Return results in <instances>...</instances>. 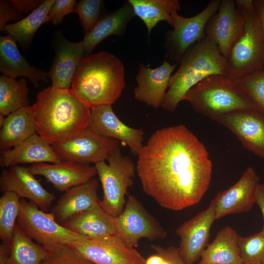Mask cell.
Here are the masks:
<instances>
[{"mask_svg":"<svg viewBox=\"0 0 264 264\" xmlns=\"http://www.w3.org/2000/svg\"><path fill=\"white\" fill-rule=\"evenodd\" d=\"M137 156L136 171L143 191L164 208L180 211L193 206L209 187L208 153L184 125L156 131Z\"/></svg>","mask_w":264,"mask_h":264,"instance_id":"1","label":"cell"},{"mask_svg":"<svg viewBox=\"0 0 264 264\" xmlns=\"http://www.w3.org/2000/svg\"><path fill=\"white\" fill-rule=\"evenodd\" d=\"M32 106L37 133L51 145L70 140L88 126L90 108L71 88L49 87L38 93Z\"/></svg>","mask_w":264,"mask_h":264,"instance_id":"2","label":"cell"},{"mask_svg":"<svg viewBox=\"0 0 264 264\" xmlns=\"http://www.w3.org/2000/svg\"><path fill=\"white\" fill-rule=\"evenodd\" d=\"M125 87L123 64L113 54L102 51L83 58L73 77L71 89L91 108L112 105Z\"/></svg>","mask_w":264,"mask_h":264,"instance_id":"3","label":"cell"},{"mask_svg":"<svg viewBox=\"0 0 264 264\" xmlns=\"http://www.w3.org/2000/svg\"><path fill=\"white\" fill-rule=\"evenodd\" d=\"M178 64L161 105L170 111H175L188 91L205 78L226 75V58L216 44L206 36L186 52Z\"/></svg>","mask_w":264,"mask_h":264,"instance_id":"4","label":"cell"},{"mask_svg":"<svg viewBox=\"0 0 264 264\" xmlns=\"http://www.w3.org/2000/svg\"><path fill=\"white\" fill-rule=\"evenodd\" d=\"M183 101L188 102L196 112L213 120L233 111L256 110L236 83L221 75L205 78L188 91Z\"/></svg>","mask_w":264,"mask_h":264,"instance_id":"5","label":"cell"},{"mask_svg":"<svg viewBox=\"0 0 264 264\" xmlns=\"http://www.w3.org/2000/svg\"><path fill=\"white\" fill-rule=\"evenodd\" d=\"M245 19L243 31L226 58V77L235 81L264 68V38L253 0H236Z\"/></svg>","mask_w":264,"mask_h":264,"instance_id":"6","label":"cell"},{"mask_svg":"<svg viewBox=\"0 0 264 264\" xmlns=\"http://www.w3.org/2000/svg\"><path fill=\"white\" fill-rule=\"evenodd\" d=\"M95 164L103 196L99 205L109 214L116 217L123 211L126 200L125 197L129 188L133 185L136 171L132 159L124 156L120 147L107 160Z\"/></svg>","mask_w":264,"mask_h":264,"instance_id":"7","label":"cell"},{"mask_svg":"<svg viewBox=\"0 0 264 264\" xmlns=\"http://www.w3.org/2000/svg\"><path fill=\"white\" fill-rule=\"evenodd\" d=\"M17 224L32 240L50 251L84 238L57 222L53 214L39 209L32 202L21 200Z\"/></svg>","mask_w":264,"mask_h":264,"instance_id":"8","label":"cell"},{"mask_svg":"<svg viewBox=\"0 0 264 264\" xmlns=\"http://www.w3.org/2000/svg\"><path fill=\"white\" fill-rule=\"evenodd\" d=\"M220 4V0H211L200 12L191 17H182L177 11L173 12V29L166 33L164 44L167 57L178 64L186 52L205 37L206 25L218 11Z\"/></svg>","mask_w":264,"mask_h":264,"instance_id":"9","label":"cell"},{"mask_svg":"<svg viewBox=\"0 0 264 264\" xmlns=\"http://www.w3.org/2000/svg\"><path fill=\"white\" fill-rule=\"evenodd\" d=\"M115 236L126 246L134 248L138 241L163 239L167 233L134 196H128L122 213L115 217Z\"/></svg>","mask_w":264,"mask_h":264,"instance_id":"10","label":"cell"},{"mask_svg":"<svg viewBox=\"0 0 264 264\" xmlns=\"http://www.w3.org/2000/svg\"><path fill=\"white\" fill-rule=\"evenodd\" d=\"M51 146L61 161L83 164L108 160L120 147L118 140L103 136L88 127L70 140Z\"/></svg>","mask_w":264,"mask_h":264,"instance_id":"11","label":"cell"},{"mask_svg":"<svg viewBox=\"0 0 264 264\" xmlns=\"http://www.w3.org/2000/svg\"><path fill=\"white\" fill-rule=\"evenodd\" d=\"M94 264H144L145 258L116 236L85 237L68 245Z\"/></svg>","mask_w":264,"mask_h":264,"instance_id":"12","label":"cell"},{"mask_svg":"<svg viewBox=\"0 0 264 264\" xmlns=\"http://www.w3.org/2000/svg\"><path fill=\"white\" fill-rule=\"evenodd\" d=\"M215 220V206L212 199L206 209L176 230V233L180 238L177 252L185 264H194L200 260L209 244L210 229Z\"/></svg>","mask_w":264,"mask_h":264,"instance_id":"13","label":"cell"},{"mask_svg":"<svg viewBox=\"0 0 264 264\" xmlns=\"http://www.w3.org/2000/svg\"><path fill=\"white\" fill-rule=\"evenodd\" d=\"M245 19L235 0H221L218 11L210 19L205 29L206 37L217 45L226 58L234 43L243 31Z\"/></svg>","mask_w":264,"mask_h":264,"instance_id":"14","label":"cell"},{"mask_svg":"<svg viewBox=\"0 0 264 264\" xmlns=\"http://www.w3.org/2000/svg\"><path fill=\"white\" fill-rule=\"evenodd\" d=\"M88 127L106 137L121 141L131 152L138 155L143 148L145 134L142 129L133 128L123 123L115 114L110 105L93 106Z\"/></svg>","mask_w":264,"mask_h":264,"instance_id":"15","label":"cell"},{"mask_svg":"<svg viewBox=\"0 0 264 264\" xmlns=\"http://www.w3.org/2000/svg\"><path fill=\"white\" fill-rule=\"evenodd\" d=\"M260 177L252 167H247L239 180L212 199L215 220L228 215L249 211L255 202V193Z\"/></svg>","mask_w":264,"mask_h":264,"instance_id":"16","label":"cell"},{"mask_svg":"<svg viewBox=\"0 0 264 264\" xmlns=\"http://www.w3.org/2000/svg\"><path fill=\"white\" fill-rule=\"evenodd\" d=\"M214 120L230 130L244 148L264 159V116L256 110L233 111Z\"/></svg>","mask_w":264,"mask_h":264,"instance_id":"17","label":"cell"},{"mask_svg":"<svg viewBox=\"0 0 264 264\" xmlns=\"http://www.w3.org/2000/svg\"><path fill=\"white\" fill-rule=\"evenodd\" d=\"M0 187L3 193H14L20 198L29 199L44 211L55 199L54 194L43 187L29 168L19 165L1 171Z\"/></svg>","mask_w":264,"mask_h":264,"instance_id":"18","label":"cell"},{"mask_svg":"<svg viewBox=\"0 0 264 264\" xmlns=\"http://www.w3.org/2000/svg\"><path fill=\"white\" fill-rule=\"evenodd\" d=\"M28 168L34 175L44 176L61 192L86 183L97 174L95 166L70 161L52 164L36 163Z\"/></svg>","mask_w":264,"mask_h":264,"instance_id":"19","label":"cell"},{"mask_svg":"<svg viewBox=\"0 0 264 264\" xmlns=\"http://www.w3.org/2000/svg\"><path fill=\"white\" fill-rule=\"evenodd\" d=\"M177 65L171 64L166 59L154 68L140 64L135 78L137 86L133 90L134 98L154 108L161 106L172 74Z\"/></svg>","mask_w":264,"mask_h":264,"instance_id":"20","label":"cell"},{"mask_svg":"<svg viewBox=\"0 0 264 264\" xmlns=\"http://www.w3.org/2000/svg\"><path fill=\"white\" fill-rule=\"evenodd\" d=\"M61 161L51 145L37 133L13 148L1 150L0 154V166L3 168L23 163H58Z\"/></svg>","mask_w":264,"mask_h":264,"instance_id":"21","label":"cell"},{"mask_svg":"<svg viewBox=\"0 0 264 264\" xmlns=\"http://www.w3.org/2000/svg\"><path fill=\"white\" fill-rule=\"evenodd\" d=\"M98 187V180L93 177L65 191L52 210L55 219L62 223L72 216L99 203Z\"/></svg>","mask_w":264,"mask_h":264,"instance_id":"22","label":"cell"},{"mask_svg":"<svg viewBox=\"0 0 264 264\" xmlns=\"http://www.w3.org/2000/svg\"><path fill=\"white\" fill-rule=\"evenodd\" d=\"M85 54L82 41L72 42L64 39L58 46L52 65L47 73L52 87L70 88L74 74Z\"/></svg>","mask_w":264,"mask_h":264,"instance_id":"23","label":"cell"},{"mask_svg":"<svg viewBox=\"0 0 264 264\" xmlns=\"http://www.w3.org/2000/svg\"><path fill=\"white\" fill-rule=\"evenodd\" d=\"M0 71L4 75L15 78L26 77L35 87L39 82H47V73L30 66L21 54L16 40L10 35L0 37Z\"/></svg>","mask_w":264,"mask_h":264,"instance_id":"24","label":"cell"},{"mask_svg":"<svg viewBox=\"0 0 264 264\" xmlns=\"http://www.w3.org/2000/svg\"><path fill=\"white\" fill-rule=\"evenodd\" d=\"M61 224L76 234L88 237L116 235L115 217L104 211L99 203L72 216Z\"/></svg>","mask_w":264,"mask_h":264,"instance_id":"25","label":"cell"},{"mask_svg":"<svg viewBox=\"0 0 264 264\" xmlns=\"http://www.w3.org/2000/svg\"><path fill=\"white\" fill-rule=\"evenodd\" d=\"M130 3L127 1L117 10L104 15L82 41L86 54H91L94 48L107 37L122 36L129 22L135 16Z\"/></svg>","mask_w":264,"mask_h":264,"instance_id":"26","label":"cell"},{"mask_svg":"<svg viewBox=\"0 0 264 264\" xmlns=\"http://www.w3.org/2000/svg\"><path fill=\"white\" fill-rule=\"evenodd\" d=\"M37 133V125L32 106L19 109L6 116L0 131L2 150L14 148Z\"/></svg>","mask_w":264,"mask_h":264,"instance_id":"27","label":"cell"},{"mask_svg":"<svg viewBox=\"0 0 264 264\" xmlns=\"http://www.w3.org/2000/svg\"><path fill=\"white\" fill-rule=\"evenodd\" d=\"M238 236L231 226L224 227L208 244L198 264H242L237 244Z\"/></svg>","mask_w":264,"mask_h":264,"instance_id":"28","label":"cell"},{"mask_svg":"<svg viewBox=\"0 0 264 264\" xmlns=\"http://www.w3.org/2000/svg\"><path fill=\"white\" fill-rule=\"evenodd\" d=\"M135 16L145 24L148 38L154 27L162 21L167 22L172 27L173 21L172 13L180 10L178 0H128Z\"/></svg>","mask_w":264,"mask_h":264,"instance_id":"29","label":"cell"},{"mask_svg":"<svg viewBox=\"0 0 264 264\" xmlns=\"http://www.w3.org/2000/svg\"><path fill=\"white\" fill-rule=\"evenodd\" d=\"M48 254V251L34 242L16 224L5 264H43Z\"/></svg>","mask_w":264,"mask_h":264,"instance_id":"30","label":"cell"},{"mask_svg":"<svg viewBox=\"0 0 264 264\" xmlns=\"http://www.w3.org/2000/svg\"><path fill=\"white\" fill-rule=\"evenodd\" d=\"M29 89L26 79L19 80L5 75L0 77V115L6 116L29 106Z\"/></svg>","mask_w":264,"mask_h":264,"instance_id":"31","label":"cell"},{"mask_svg":"<svg viewBox=\"0 0 264 264\" xmlns=\"http://www.w3.org/2000/svg\"><path fill=\"white\" fill-rule=\"evenodd\" d=\"M55 0H44L27 16L18 22L6 24L3 29L8 35L22 44L31 42L39 28L45 23L47 14Z\"/></svg>","mask_w":264,"mask_h":264,"instance_id":"32","label":"cell"},{"mask_svg":"<svg viewBox=\"0 0 264 264\" xmlns=\"http://www.w3.org/2000/svg\"><path fill=\"white\" fill-rule=\"evenodd\" d=\"M20 198L14 193H3L0 198V238L11 245L14 228L21 211Z\"/></svg>","mask_w":264,"mask_h":264,"instance_id":"33","label":"cell"},{"mask_svg":"<svg viewBox=\"0 0 264 264\" xmlns=\"http://www.w3.org/2000/svg\"><path fill=\"white\" fill-rule=\"evenodd\" d=\"M264 116V68L244 76L234 81Z\"/></svg>","mask_w":264,"mask_h":264,"instance_id":"34","label":"cell"},{"mask_svg":"<svg viewBox=\"0 0 264 264\" xmlns=\"http://www.w3.org/2000/svg\"><path fill=\"white\" fill-rule=\"evenodd\" d=\"M237 244L242 264H264V228L247 237L239 235Z\"/></svg>","mask_w":264,"mask_h":264,"instance_id":"35","label":"cell"},{"mask_svg":"<svg viewBox=\"0 0 264 264\" xmlns=\"http://www.w3.org/2000/svg\"><path fill=\"white\" fill-rule=\"evenodd\" d=\"M103 1L101 0H81L77 2L74 12L79 15L85 35L93 28L102 17Z\"/></svg>","mask_w":264,"mask_h":264,"instance_id":"36","label":"cell"},{"mask_svg":"<svg viewBox=\"0 0 264 264\" xmlns=\"http://www.w3.org/2000/svg\"><path fill=\"white\" fill-rule=\"evenodd\" d=\"M43 264H94L68 245L60 246L48 251Z\"/></svg>","mask_w":264,"mask_h":264,"instance_id":"37","label":"cell"},{"mask_svg":"<svg viewBox=\"0 0 264 264\" xmlns=\"http://www.w3.org/2000/svg\"><path fill=\"white\" fill-rule=\"evenodd\" d=\"M77 2L75 0H55L47 14L45 23L56 26L62 23L65 16L74 12Z\"/></svg>","mask_w":264,"mask_h":264,"instance_id":"38","label":"cell"},{"mask_svg":"<svg viewBox=\"0 0 264 264\" xmlns=\"http://www.w3.org/2000/svg\"><path fill=\"white\" fill-rule=\"evenodd\" d=\"M23 13L18 11L10 1H0V30L3 31L6 23L11 21L22 20ZM20 21V20H19Z\"/></svg>","mask_w":264,"mask_h":264,"instance_id":"39","label":"cell"},{"mask_svg":"<svg viewBox=\"0 0 264 264\" xmlns=\"http://www.w3.org/2000/svg\"><path fill=\"white\" fill-rule=\"evenodd\" d=\"M151 247L157 254L162 255L170 259L173 264H185L178 255L177 248L170 246L164 248L157 245H152Z\"/></svg>","mask_w":264,"mask_h":264,"instance_id":"40","label":"cell"},{"mask_svg":"<svg viewBox=\"0 0 264 264\" xmlns=\"http://www.w3.org/2000/svg\"><path fill=\"white\" fill-rule=\"evenodd\" d=\"M12 5L22 13H28L37 8L43 0H11Z\"/></svg>","mask_w":264,"mask_h":264,"instance_id":"41","label":"cell"},{"mask_svg":"<svg viewBox=\"0 0 264 264\" xmlns=\"http://www.w3.org/2000/svg\"><path fill=\"white\" fill-rule=\"evenodd\" d=\"M253 1L264 38V0H253Z\"/></svg>","mask_w":264,"mask_h":264,"instance_id":"42","label":"cell"},{"mask_svg":"<svg viewBox=\"0 0 264 264\" xmlns=\"http://www.w3.org/2000/svg\"><path fill=\"white\" fill-rule=\"evenodd\" d=\"M255 202L260 207L264 221V183H259L255 193ZM264 228V224L263 227Z\"/></svg>","mask_w":264,"mask_h":264,"instance_id":"43","label":"cell"},{"mask_svg":"<svg viewBox=\"0 0 264 264\" xmlns=\"http://www.w3.org/2000/svg\"><path fill=\"white\" fill-rule=\"evenodd\" d=\"M11 253V245L2 243L0 245V264H5Z\"/></svg>","mask_w":264,"mask_h":264,"instance_id":"44","label":"cell"},{"mask_svg":"<svg viewBox=\"0 0 264 264\" xmlns=\"http://www.w3.org/2000/svg\"><path fill=\"white\" fill-rule=\"evenodd\" d=\"M164 257L158 254L152 255L145 259L144 264H162Z\"/></svg>","mask_w":264,"mask_h":264,"instance_id":"45","label":"cell"}]
</instances>
